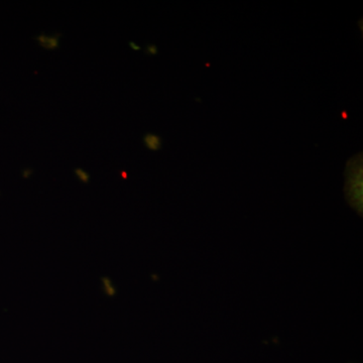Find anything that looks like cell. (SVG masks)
<instances>
[{
	"label": "cell",
	"mask_w": 363,
	"mask_h": 363,
	"mask_svg": "<svg viewBox=\"0 0 363 363\" xmlns=\"http://www.w3.org/2000/svg\"><path fill=\"white\" fill-rule=\"evenodd\" d=\"M347 190L348 200L350 204L362 213V154L352 157L347 164Z\"/></svg>",
	"instance_id": "6da1fadb"
},
{
	"label": "cell",
	"mask_w": 363,
	"mask_h": 363,
	"mask_svg": "<svg viewBox=\"0 0 363 363\" xmlns=\"http://www.w3.org/2000/svg\"><path fill=\"white\" fill-rule=\"evenodd\" d=\"M59 39L60 35H56L55 37H47L45 33L35 37V40H39L40 45L48 50L58 49Z\"/></svg>",
	"instance_id": "7a4b0ae2"
},
{
	"label": "cell",
	"mask_w": 363,
	"mask_h": 363,
	"mask_svg": "<svg viewBox=\"0 0 363 363\" xmlns=\"http://www.w3.org/2000/svg\"><path fill=\"white\" fill-rule=\"evenodd\" d=\"M143 142L150 150H159L162 147V140L159 135L154 133H147L143 138Z\"/></svg>",
	"instance_id": "3957f363"
},
{
	"label": "cell",
	"mask_w": 363,
	"mask_h": 363,
	"mask_svg": "<svg viewBox=\"0 0 363 363\" xmlns=\"http://www.w3.org/2000/svg\"><path fill=\"white\" fill-rule=\"evenodd\" d=\"M102 281H104L105 290H106V293L108 294V296L112 297V296L116 295V288L112 286L111 279L108 278H104L102 279Z\"/></svg>",
	"instance_id": "277c9868"
},
{
	"label": "cell",
	"mask_w": 363,
	"mask_h": 363,
	"mask_svg": "<svg viewBox=\"0 0 363 363\" xmlns=\"http://www.w3.org/2000/svg\"><path fill=\"white\" fill-rule=\"evenodd\" d=\"M75 174L77 175L78 178L83 182V183H88L90 180L89 174H88L87 172H85L84 169H76Z\"/></svg>",
	"instance_id": "5b68a950"
},
{
	"label": "cell",
	"mask_w": 363,
	"mask_h": 363,
	"mask_svg": "<svg viewBox=\"0 0 363 363\" xmlns=\"http://www.w3.org/2000/svg\"><path fill=\"white\" fill-rule=\"evenodd\" d=\"M147 52L150 55H157V48L155 45H147Z\"/></svg>",
	"instance_id": "8992f818"
},
{
	"label": "cell",
	"mask_w": 363,
	"mask_h": 363,
	"mask_svg": "<svg viewBox=\"0 0 363 363\" xmlns=\"http://www.w3.org/2000/svg\"><path fill=\"white\" fill-rule=\"evenodd\" d=\"M130 48H133V49L135 50V51H140V45H136L135 43L130 42Z\"/></svg>",
	"instance_id": "52a82bcc"
},
{
	"label": "cell",
	"mask_w": 363,
	"mask_h": 363,
	"mask_svg": "<svg viewBox=\"0 0 363 363\" xmlns=\"http://www.w3.org/2000/svg\"><path fill=\"white\" fill-rule=\"evenodd\" d=\"M121 176H123V178L124 179L128 178V175H126L125 172H123V173H121Z\"/></svg>",
	"instance_id": "ba28073f"
},
{
	"label": "cell",
	"mask_w": 363,
	"mask_h": 363,
	"mask_svg": "<svg viewBox=\"0 0 363 363\" xmlns=\"http://www.w3.org/2000/svg\"><path fill=\"white\" fill-rule=\"evenodd\" d=\"M342 117L343 118H347V114H346V112H342Z\"/></svg>",
	"instance_id": "9c48e42d"
}]
</instances>
